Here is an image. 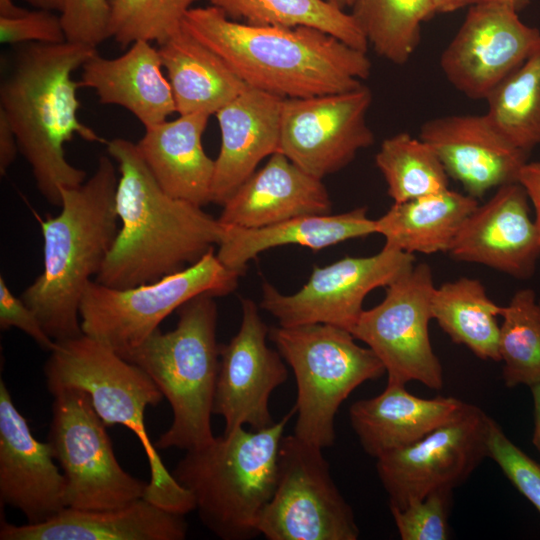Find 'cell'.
I'll return each mask as SVG.
<instances>
[{
  "label": "cell",
  "mask_w": 540,
  "mask_h": 540,
  "mask_svg": "<svg viewBox=\"0 0 540 540\" xmlns=\"http://www.w3.org/2000/svg\"><path fill=\"white\" fill-rule=\"evenodd\" d=\"M182 28L249 87L283 98L350 91L371 73L367 52L312 27L247 24L211 5L191 8Z\"/></svg>",
  "instance_id": "1"
},
{
  "label": "cell",
  "mask_w": 540,
  "mask_h": 540,
  "mask_svg": "<svg viewBox=\"0 0 540 540\" xmlns=\"http://www.w3.org/2000/svg\"><path fill=\"white\" fill-rule=\"evenodd\" d=\"M97 53L71 43H24L14 51L0 84V111L15 133L18 149L47 202L61 205V189L78 187L86 172L70 164L64 144L75 135L104 142L78 118L80 81L72 74Z\"/></svg>",
  "instance_id": "2"
},
{
  "label": "cell",
  "mask_w": 540,
  "mask_h": 540,
  "mask_svg": "<svg viewBox=\"0 0 540 540\" xmlns=\"http://www.w3.org/2000/svg\"><path fill=\"white\" fill-rule=\"evenodd\" d=\"M105 144L120 173L115 207L121 226L96 282L114 288L153 282L219 245L222 223L202 207L166 193L136 143L114 138Z\"/></svg>",
  "instance_id": "3"
},
{
  "label": "cell",
  "mask_w": 540,
  "mask_h": 540,
  "mask_svg": "<svg viewBox=\"0 0 540 540\" xmlns=\"http://www.w3.org/2000/svg\"><path fill=\"white\" fill-rule=\"evenodd\" d=\"M110 157L100 156L94 174L78 187L61 189L58 215L40 219L43 271L22 293L47 334L62 341L83 334L80 303L118 233V184Z\"/></svg>",
  "instance_id": "4"
},
{
  "label": "cell",
  "mask_w": 540,
  "mask_h": 540,
  "mask_svg": "<svg viewBox=\"0 0 540 540\" xmlns=\"http://www.w3.org/2000/svg\"><path fill=\"white\" fill-rule=\"evenodd\" d=\"M291 410L269 427L237 428L186 451L171 472L190 491L203 525L223 540L259 535V517L276 484L278 452Z\"/></svg>",
  "instance_id": "5"
},
{
  "label": "cell",
  "mask_w": 540,
  "mask_h": 540,
  "mask_svg": "<svg viewBox=\"0 0 540 540\" xmlns=\"http://www.w3.org/2000/svg\"><path fill=\"white\" fill-rule=\"evenodd\" d=\"M44 375L52 395L61 389L82 390L107 427L120 424L136 435L150 468L145 499L176 514L195 510L192 494L165 467L146 430L145 410L157 405L163 395L145 371L82 334L56 341Z\"/></svg>",
  "instance_id": "6"
},
{
  "label": "cell",
  "mask_w": 540,
  "mask_h": 540,
  "mask_svg": "<svg viewBox=\"0 0 540 540\" xmlns=\"http://www.w3.org/2000/svg\"><path fill=\"white\" fill-rule=\"evenodd\" d=\"M217 316L214 296H197L178 309L173 330L157 329L123 357L147 373L171 406L172 422L155 442L157 449L188 451L215 437L211 416L220 364Z\"/></svg>",
  "instance_id": "7"
},
{
  "label": "cell",
  "mask_w": 540,
  "mask_h": 540,
  "mask_svg": "<svg viewBox=\"0 0 540 540\" xmlns=\"http://www.w3.org/2000/svg\"><path fill=\"white\" fill-rule=\"evenodd\" d=\"M269 337L296 379L294 434L331 447L339 407L358 386L386 373L384 365L350 331L330 324L279 325L269 329Z\"/></svg>",
  "instance_id": "8"
},
{
  "label": "cell",
  "mask_w": 540,
  "mask_h": 540,
  "mask_svg": "<svg viewBox=\"0 0 540 540\" xmlns=\"http://www.w3.org/2000/svg\"><path fill=\"white\" fill-rule=\"evenodd\" d=\"M239 277L213 249L188 267L153 282L114 288L91 280L80 303L82 332L125 357L172 312L203 294L231 293Z\"/></svg>",
  "instance_id": "9"
},
{
  "label": "cell",
  "mask_w": 540,
  "mask_h": 540,
  "mask_svg": "<svg viewBox=\"0 0 540 540\" xmlns=\"http://www.w3.org/2000/svg\"><path fill=\"white\" fill-rule=\"evenodd\" d=\"M53 396L47 441L65 478L66 506L100 510L144 498L147 483L119 464L89 395L67 388Z\"/></svg>",
  "instance_id": "10"
},
{
  "label": "cell",
  "mask_w": 540,
  "mask_h": 540,
  "mask_svg": "<svg viewBox=\"0 0 540 540\" xmlns=\"http://www.w3.org/2000/svg\"><path fill=\"white\" fill-rule=\"evenodd\" d=\"M322 450L295 434L283 436L275 489L259 517V535L267 540L358 539L353 510Z\"/></svg>",
  "instance_id": "11"
},
{
  "label": "cell",
  "mask_w": 540,
  "mask_h": 540,
  "mask_svg": "<svg viewBox=\"0 0 540 540\" xmlns=\"http://www.w3.org/2000/svg\"><path fill=\"white\" fill-rule=\"evenodd\" d=\"M434 290L430 266L416 264L387 286L378 305L363 310L351 331L380 359L388 384L415 380L431 389L443 387L442 365L428 331Z\"/></svg>",
  "instance_id": "12"
},
{
  "label": "cell",
  "mask_w": 540,
  "mask_h": 540,
  "mask_svg": "<svg viewBox=\"0 0 540 540\" xmlns=\"http://www.w3.org/2000/svg\"><path fill=\"white\" fill-rule=\"evenodd\" d=\"M491 417L466 403L453 419L417 442L376 459L389 507L403 508L438 489L461 485L488 457Z\"/></svg>",
  "instance_id": "13"
},
{
  "label": "cell",
  "mask_w": 540,
  "mask_h": 540,
  "mask_svg": "<svg viewBox=\"0 0 540 540\" xmlns=\"http://www.w3.org/2000/svg\"><path fill=\"white\" fill-rule=\"evenodd\" d=\"M414 261V254L385 246L372 256H346L315 266L308 282L294 294H282L264 282L260 307L281 326L323 323L351 332L367 294L387 287L412 269Z\"/></svg>",
  "instance_id": "14"
},
{
  "label": "cell",
  "mask_w": 540,
  "mask_h": 540,
  "mask_svg": "<svg viewBox=\"0 0 540 540\" xmlns=\"http://www.w3.org/2000/svg\"><path fill=\"white\" fill-rule=\"evenodd\" d=\"M372 92L365 85L341 93L284 98L278 152L323 179L374 143L367 123Z\"/></svg>",
  "instance_id": "15"
},
{
  "label": "cell",
  "mask_w": 540,
  "mask_h": 540,
  "mask_svg": "<svg viewBox=\"0 0 540 540\" xmlns=\"http://www.w3.org/2000/svg\"><path fill=\"white\" fill-rule=\"evenodd\" d=\"M540 31L518 12L494 3L472 4L460 29L440 57L446 79L473 100H486L530 55Z\"/></svg>",
  "instance_id": "16"
},
{
  "label": "cell",
  "mask_w": 540,
  "mask_h": 540,
  "mask_svg": "<svg viewBox=\"0 0 540 540\" xmlns=\"http://www.w3.org/2000/svg\"><path fill=\"white\" fill-rule=\"evenodd\" d=\"M238 332L220 346L213 414L223 417L224 433L249 425L259 430L274 424L269 401L288 378L281 354L266 343L269 328L256 303L242 300Z\"/></svg>",
  "instance_id": "17"
},
{
  "label": "cell",
  "mask_w": 540,
  "mask_h": 540,
  "mask_svg": "<svg viewBox=\"0 0 540 540\" xmlns=\"http://www.w3.org/2000/svg\"><path fill=\"white\" fill-rule=\"evenodd\" d=\"M529 202L519 182L497 188L466 218L448 253L457 261L529 279L540 257V238Z\"/></svg>",
  "instance_id": "18"
},
{
  "label": "cell",
  "mask_w": 540,
  "mask_h": 540,
  "mask_svg": "<svg viewBox=\"0 0 540 540\" xmlns=\"http://www.w3.org/2000/svg\"><path fill=\"white\" fill-rule=\"evenodd\" d=\"M50 444L37 440L0 380V501L28 523L45 522L66 506V483Z\"/></svg>",
  "instance_id": "19"
},
{
  "label": "cell",
  "mask_w": 540,
  "mask_h": 540,
  "mask_svg": "<svg viewBox=\"0 0 540 540\" xmlns=\"http://www.w3.org/2000/svg\"><path fill=\"white\" fill-rule=\"evenodd\" d=\"M419 138L436 152L449 177L478 199L493 188L518 182L529 153L510 143L486 114L431 119Z\"/></svg>",
  "instance_id": "20"
},
{
  "label": "cell",
  "mask_w": 540,
  "mask_h": 540,
  "mask_svg": "<svg viewBox=\"0 0 540 540\" xmlns=\"http://www.w3.org/2000/svg\"><path fill=\"white\" fill-rule=\"evenodd\" d=\"M283 97L249 87L215 115L221 146L211 202L222 205L267 156L278 152Z\"/></svg>",
  "instance_id": "21"
},
{
  "label": "cell",
  "mask_w": 540,
  "mask_h": 540,
  "mask_svg": "<svg viewBox=\"0 0 540 540\" xmlns=\"http://www.w3.org/2000/svg\"><path fill=\"white\" fill-rule=\"evenodd\" d=\"M222 206L218 220L223 225L259 228L301 216L330 214L332 204L322 179L276 152Z\"/></svg>",
  "instance_id": "22"
},
{
  "label": "cell",
  "mask_w": 540,
  "mask_h": 540,
  "mask_svg": "<svg viewBox=\"0 0 540 540\" xmlns=\"http://www.w3.org/2000/svg\"><path fill=\"white\" fill-rule=\"evenodd\" d=\"M187 531L184 515L140 498L109 509L66 507L37 524L2 521L0 540H183Z\"/></svg>",
  "instance_id": "23"
},
{
  "label": "cell",
  "mask_w": 540,
  "mask_h": 540,
  "mask_svg": "<svg viewBox=\"0 0 540 540\" xmlns=\"http://www.w3.org/2000/svg\"><path fill=\"white\" fill-rule=\"evenodd\" d=\"M466 402L450 396L420 398L402 384H388L377 396L354 402L351 426L363 450L377 459L409 446L453 419Z\"/></svg>",
  "instance_id": "24"
},
{
  "label": "cell",
  "mask_w": 540,
  "mask_h": 540,
  "mask_svg": "<svg viewBox=\"0 0 540 540\" xmlns=\"http://www.w3.org/2000/svg\"><path fill=\"white\" fill-rule=\"evenodd\" d=\"M162 68L158 48L140 40L116 58L94 54L82 66L80 84L94 89L100 103L121 106L149 127L176 112Z\"/></svg>",
  "instance_id": "25"
},
{
  "label": "cell",
  "mask_w": 540,
  "mask_h": 540,
  "mask_svg": "<svg viewBox=\"0 0 540 540\" xmlns=\"http://www.w3.org/2000/svg\"><path fill=\"white\" fill-rule=\"evenodd\" d=\"M210 115H179L145 127L136 143L146 165L161 188L172 197L203 207L211 202L215 160L202 146Z\"/></svg>",
  "instance_id": "26"
},
{
  "label": "cell",
  "mask_w": 540,
  "mask_h": 540,
  "mask_svg": "<svg viewBox=\"0 0 540 540\" xmlns=\"http://www.w3.org/2000/svg\"><path fill=\"white\" fill-rule=\"evenodd\" d=\"M373 233L376 223L367 216L366 207L339 214L301 216L259 228L223 225L216 255L224 266L241 276L251 259L274 247L293 244L316 251Z\"/></svg>",
  "instance_id": "27"
},
{
  "label": "cell",
  "mask_w": 540,
  "mask_h": 540,
  "mask_svg": "<svg viewBox=\"0 0 540 540\" xmlns=\"http://www.w3.org/2000/svg\"><path fill=\"white\" fill-rule=\"evenodd\" d=\"M179 115L215 114L249 86L214 51L181 29L159 44Z\"/></svg>",
  "instance_id": "28"
},
{
  "label": "cell",
  "mask_w": 540,
  "mask_h": 540,
  "mask_svg": "<svg viewBox=\"0 0 540 540\" xmlns=\"http://www.w3.org/2000/svg\"><path fill=\"white\" fill-rule=\"evenodd\" d=\"M476 198L449 188L394 203L375 220L385 247L407 253L448 252L466 218L477 208Z\"/></svg>",
  "instance_id": "29"
},
{
  "label": "cell",
  "mask_w": 540,
  "mask_h": 540,
  "mask_svg": "<svg viewBox=\"0 0 540 540\" xmlns=\"http://www.w3.org/2000/svg\"><path fill=\"white\" fill-rule=\"evenodd\" d=\"M503 307L492 301L483 284L461 277L435 290L431 299L432 319L460 345L482 360L500 361V326Z\"/></svg>",
  "instance_id": "30"
},
{
  "label": "cell",
  "mask_w": 540,
  "mask_h": 540,
  "mask_svg": "<svg viewBox=\"0 0 540 540\" xmlns=\"http://www.w3.org/2000/svg\"><path fill=\"white\" fill-rule=\"evenodd\" d=\"M233 20L261 25L322 30L367 52L368 41L354 16L327 0H208Z\"/></svg>",
  "instance_id": "31"
},
{
  "label": "cell",
  "mask_w": 540,
  "mask_h": 540,
  "mask_svg": "<svg viewBox=\"0 0 540 540\" xmlns=\"http://www.w3.org/2000/svg\"><path fill=\"white\" fill-rule=\"evenodd\" d=\"M486 101L485 114L510 143L528 153L540 144V42Z\"/></svg>",
  "instance_id": "32"
},
{
  "label": "cell",
  "mask_w": 540,
  "mask_h": 540,
  "mask_svg": "<svg viewBox=\"0 0 540 540\" xmlns=\"http://www.w3.org/2000/svg\"><path fill=\"white\" fill-rule=\"evenodd\" d=\"M352 12L376 54L396 65L409 61L422 23L435 14L433 0H354Z\"/></svg>",
  "instance_id": "33"
},
{
  "label": "cell",
  "mask_w": 540,
  "mask_h": 540,
  "mask_svg": "<svg viewBox=\"0 0 540 540\" xmlns=\"http://www.w3.org/2000/svg\"><path fill=\"white\" fill-rule=\"evenodd\" d=\"M375 163L394 203L449 188V176L436 152L425 141L409 133L384 139L375 155Z\"/></svg>",
  "instance_id": "34"
},
{
  "label": "cell",
  "mask_w": 540,
  "mask_h": 540,
  "mask_svg": "<svg viewBox=\"0 0 540 540\" xmlns=\"http://www.w3.org/2000/svg\"><path fill=\"white\" fill-rule=\"evenodd\" d=\"M499 355L507 387L540 384V309L532 289H521L503 307Z\"/></svg>",
  "instance_id": "35"
},
{
  "label": "cell",
  "mask_w": 540,
  "mask_h": 540,
  "mask_svg": "<svg viewBox=\"0 0 540 540\" xmlns=\"http://www.w3.org/2000/svg\"><path fill=\"white\" fill-rule=\"evenodd\" d=\"M196 0H109V38L123 47L136 41L163 43L182 27Z\"/></svg>",
  "instance_id": "36"
},
{
  "label": "cell",
  "mask_w": 540,
  "mask_h": 540,
  "mask_svg": "<svg viewBox=\"0 0 540 540\" xmlns=\"http://www.w3.org/2000/svg\"><path fill=\"white\" fill-rule=\"evenodd\" d=\"M451 489L432 491L424 498L413 500L399 509L390 507L402 540L449 539Z\"/></svg>",
  "instance_id": "37"
},
{
  "label": "cell",
  "mask_w": 540,
  "mask_h": 540,
  "mask_svg": "<svg viewBox=\"0 0 540 540\" xmlns=\"http://www.w3.org/2000/svg\"><path fill=\"white\" fill-rule=\"evenodd\" d=\"M488 457L540 513V465L518 448L491 418Z\"/></svg>",
  "instance_id": "38"
},
{
  "label": "cell",
  "mask_w": 540,
  "mask_h": 540,
  "mask_svg": "<svg viewBox=\"0 0 540 540\" xmlns=\"http://www.w3.org/2000/svg\"><path fill=\"white\" fill-rule=\"evenodd\" d=\"M60 19L66 41L97 47L109 38V0H64Z\"/></svg>",
  "instance_id": "39"
},
{
  "label": "cell",
  "mask_w": 540,
  "mask_h": 540,
  "mask_svg": "<svg viewBox=\"0 0 540 540\" xmlns=\"http://www.w3.org/2000/svg\"><path fill=\"white\" fill-rule=\"evenodd\" d=\"M0 41L3 44L61 43L65 34L60 15L45 9L29 11L17 18L0 17Z\"/></svg>",
  "instance_id": "40"
},
{
  "label": "cell",
  "mask_w": 540,
  "mask_h": 540,
  "mask_svg": "<svg viewBox=\"0 0 540 540\" xmlns=\"http://www.w3.org/2000/svg\"><path fill=\"white\" fill-rule=\"evenodd\" d=\"M0 328H17L30 336L42 349L51 352L56 341L43 328L34 311L8 288L0 277Z\"/></svg>",
  "instance_id": "41"
},
{
  "label": "cell",
  "mask_w": 540,
  "mask_h": 540,
  "mask_svg": "<svg viewBox=\"0 0 540 540\" xmlns=\"http://www.w3.org/2000/svg\"><path fill=\"white\" fill-rule=\"evenodd\" d=\"M518 182L523 186L534 206V221L540 238V162H526L520 170Z\"/></svg>",
  "instance_id": "42"
},
{
  "label": "cell",
  "mask_w": 540,
  "mask_h": 540,
  "mask_svg": "<svg viewBox=\"0 0 540 540\" xmlns=\"http://www.w3.org/2000/svg\"><path fill=\"white\" fill-rule=\"evenodd\" d=\"M19 152L17 139L5 114L0 111V172L3 175Z\"/></svg>",
  "instance_id": "43"
},
{
  "label": "cell",
  "mask_w": 540,
  "mask_h": 540,
  "mask_svg": "<svg viewBox=\"0 0 540 540\" xmlns=\"http://www.w3.org/2000/svg\"><path fill=\"white\" fill-rule=\"evenodd\" d=\"M534 403V432L532 442L540 453V384L531 386Z\"/></svg>",
  "instance_id": "44"
},
{
  "label": "cell",
  "mask_w": 540,
  "mask_h": 540,
  "mask_svg": "<svg viewBox=\"0 0 540 540\" xmlns=\"http://www.w3.org/2000/svg\"><path fill=\"white\" fill-rule=\"evenodd\" d=\"M470 0H433L435 13H449L456 11L466 5Z\"/></svg>",
  "instance_id": "45"
},
{
  "label": "cell",
  "mask_w": 540,
  "mask_h": 540,
  "mask_svg": "<svg viewBox=\"0 0 540 540\" xmlns=\"http://www.w3.org/2000/svg\"><path fill=\"white\" fill-rule=\"evenodd\" d=\"M26 12L27 9L17 6L12 0H0V17L17 18Z\"/></svg>",
  "instance_id": "46"
},
{
  "label": "cell",
  "mask_w": 540,
  "mask_h": 540,
  "mask_svg": "<svg viewBox=\"0 0 540 540\" xmlns=\"http://www.w3.org/2000/svg\"><path fill=\"white\" fill-rule=\"evenodd\" d=\"M531 0H470L469 5L477 3H494L507 6L515 11H520L526 7Z\"/></svg>",
  "instance_id": "47"
},
{
  "label": "cell",
  "mask_w": 540,
  "mask_h": 540,
  "mask_svg": "<svg viewBox=\"0 0 540 540\" xmlns=\"http://www.w3.org/2000/svg\"><path fill=\"white\" fill-rule=\"evenodd\" d=\"M37 9L61 12L64 0H25Z\"/></svg>",
  "instance_id": "48"
},
{
  "label": "cell",
  "mask_w": 540,
  "mask_h": 540,
  "mask_svg": "<svg viewBox=\"0 0 540 540\" xmlns=\"http://www.w3.org/2000/svg\"><path fill=\"white\" fill-rule=\"evenodd\" d=\"M335 6L345 9L348 6V0H327Z\"/></svg>",
  "instance_id": "49"
},
{
  "label": "cell",
  "mask_w": 540,
  "mask_h": 540,
  "mask_svg": "<svg viewBox=\"0 0 540 540\" xmlns=\"http://www.w3.org/2000/svg\"><path fill=\"white\" fill-rule=\"evenodd\" d=\"M354 0H348V6L351 7V5L353 4Z\"/></svg>",
  "instance_id": "50"
},
{
  "label": "cell",
  "mask_w": 540,
  "mask_h": 540,
  "mask_svg": "<svg viewBox=\"0 0 540 540\" xmlns=\"http://www.w3.org/2000/svg\"><path fill=\"white\" fill-rule=\"evenodd\" d=\"M538 303H539V309H540V301H538Z\"/></svg>",
  "instance_id": "51"
}]
</instances>
